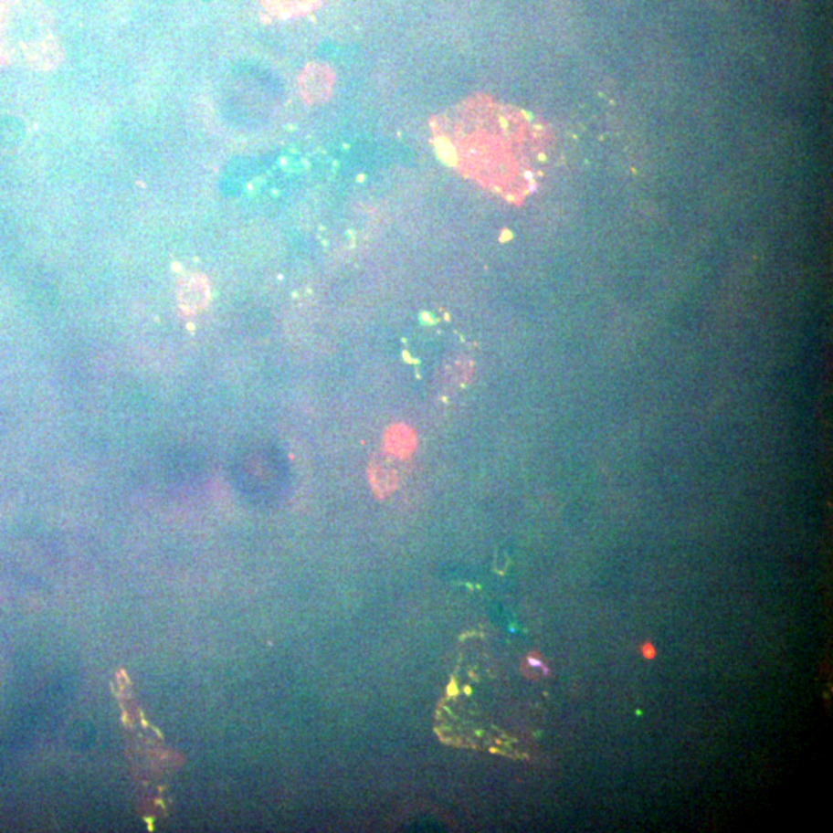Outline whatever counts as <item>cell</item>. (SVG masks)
<instances>
[{
  "instance_id": "cell-3",
  "label": "cell",
  "mask_w": 833,
  "mask_h": 833,
  "mask_svg": "<svg viewBox=\"0 0 833 833\" xmlns=\"http://www.w3.org/2000/svg\"><path fill=\"white\" fill-rule=\"evenodd\" d=\"M406 460H400L382 451L374 457L369 467V480L375 494L380 497L391 494L397 488L402 477V465Z\"/></svg>"
},
{
  "instance_id": "cell-5",
  "label": "cell",
  "mask_w": 833,
  "mask_h": 833,
  "mask_svg": "<svg viewBox=\"0 0 833 833\" xmlns=\"http://www.w3.org/2000/svg\"><path fill=\"white\" fill-rule=\"evenodd\" d=\"M264 8L279 19H295L309 15L322 5V0H259Z\"/></svg>"
},
{
  "instance_id": "cell-4",
  "label": "cell",
  "mask_w": 833,
  "mask_h": 833,
  "mask_svg": "<svg viewBox=\"0 0 833 833\" xmlns=\"http://www.w3.org/2000/svg\"><path fill=\"white\" fill-rule=\"evenodd\" d=\"M383 440H385L383 442V451L389 454V456L395 457V459H400V460H407L412 456V452L416 451V432H414L412 427H406L403 423H397V425L389 427Z\"/></svg>"
},
{
  "instance_id": "cell-6",
  "label": "cell",
  "mask_w": 833,
  "mask_h": 833,
  "mask_svg": "<svg viewBox=\"0 0 833 833\" xmlns=\"http://www.w3.org/2000/svg\"><path fill=\"white\" fill-rule=\"evenodd\" d=\"M208 300L207 281L203 277H190L179 290V304L184 312L194 313L203 309Z\"/></svg>"
},
{
  "instance_id": "cell-7",
  "label": "cell",
  "mask_w": 833,
  "mask_h": 833,
  "mask_svg": "<svg viewBox=\"0 0 833 833\" xmlns=\"http://www.w3.org/2000/svg\"><path fill=\"white\" fill-rule=\"evenodd\" d=\"M644 653H650V655H648V656H650V658H651V656H655V650H653V648H651L650 644L644 645Z\"/></svg>"
},
{
  "instance_id": "cell-1",
  "label": "cell",
  "mask_w": 833,
  "mask_h": 833,
  "mask_svg": "<svg viewBox=\"0 0 833 833\" xmlns=\"http://www.w3.org/2000/svg\"><path fill=\"white\" fill-rule=\"evenodd\" d=\"M431 129L437 154L461 176L512 201L534 187L543 136L519 110L476 96L432 118Z\"/></svg>"
},
{
  "instance_id": "cell-2",
  "label": "cell",
  "mask_w": 833,
  "mask_h": 833,
  "mask_svg": "<svg viewBox=\"0 0 833 833\" xmlns=\"http://www.w3.org/2000/svg\"><path fill=\"white\" fill-rule=\"evenodd\" d=\"M333 84H335L333 69L329 65L318 64V62L306 65L298 79L300 93L309 105L326 102L332 95Z\"/></svg>"
}]
</instances>
